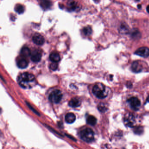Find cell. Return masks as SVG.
<instances>
[{
    "instance_id": "6da1fadb",
    "label": "cell",
    "mask_w": 149,
    "mask_h": 149,
    "mask_svg": "<svg viewBox=\"0 0 149 149\" xmlns=\"http://www.w3.org/2000/svg\"><path fill=\"white\" fill-rule=\"evenodd\" d=\"M17 82L21 87L25 89H29L36 84L34 76L28 72L20 74L17 78Z\"/></svg>"
},
{
    "instance_id": "7a4b0ae2",
    "label": "cell",
    "mask_w": 149,
    "mask_h": 149,
    "mask_svg": "<svg viewBox=\"0 0 149 149\" xmlns=\"http://www.w3.org/2000/svg\"><path fill=\"white\" fill-rule=\"evenodd\" d=\"M93 93L96 97L99 99H103L108 96V91L107 88L101 83H98L93 88Z\"/></svg>"
},
{
    "instance_id": "3957f363",
    "label": "cell",
    "mask_w": 149,
    "mask_h": 149,
    "mask_svg": "<svg viewBox=\"0 0 149 149\" xmlns=\"http://www.w3.org/2000/svg\"><path fill=\"white\" fill-rule=\"evenodd\" d=\"M80 137L86 142H91L94 139V133L91 128H85L80 132Z\"/></svg>"
},
{
    "instance_id": "277c9868",
    "label": "cell",
    "mask_w": 149,
    "mask_h": 149,
    "mask_svg": "<svg viewBox=\"0 0 149 149\" xmlns=\"http://www.w3.org/2000/svg\"><path fill=\"white\" fill-rule=\"evenodd\" d=\"M62 97L63 94L59 90H56L50 94L49 99L53 103L58 104L61 101Z\"/></svg>"
},
{
    "instance_id": "5b68a950",
    "label": "cell",
    "mask_w": 149,
    "mask_h": 149,
    "mask_svg": "<svg viewBox=\"0 0 149 149\" xmlns=\"http://www.w3.org/2000/svg\"><path fill=\"white\" fill-rule=\"evenodd\" d=\"M124 121L125 125L130 128L134 127L136 122L135 117L130 113H127L125 115Z\"/></svg>"
},
{
    "instance_id": "8992f818",
    "label": "cell",
    "mask_w": 149,
    "mask_h": 149,
    "mask_svg": "<svg viewBox=\"0 0 149 149\" xmlns=\"http://www.w3.org/2000/svg\"><path fill=\"white\" fill-rule=\"evenodd\" d=\"M128 102L130 105L131 108L135 111H137L141 105L140 100L136 97H132L128 100Z\"/></svg>"
},
{
    "instance_id": "52a82bcc",
    "label": "cell",
    "mask_w": 149,
    "mask_h": 149,
    "mask_svg": "<svg viewBox=\"0 0 149 149\" xmlns=\"http://www.w3.org/2000/svg\"><path fill=\"white\" fill-rule=\"evenodd\" d=\"M135 54L143 57H147L149 56V49L147 47H142L137 49Z\"/></svg>"
},
{
    "instance_id": "ba28073f",
    "label": "cell",
    "mask_w": 149,
    "mask_h": 149,
    "mask_svg": "<svg viewBox=\"0 0 149 149\" xmlns=\"http://www.w3.org/2000/svg\"><path fill=\"white\" fill-rule=\"evenodd\" d=\"M33 41L36 44L41 46L44 43V38L41 35L36 33L33 37Z\"/></svg>"
},
{
    "instance_id": "9c48e42d",
    "label": "cell",
    "mask_w": 149,
    "mask_h": 149,
    "mask_svg": "<svg viewBox=\"0 0 149 149\" xmlns=\"http://www.w3.org/2000/svg\"><path fill=\"white\" fill-rule=\"evenodd\" d=\"M42 54L38 50H35L31 55V60L34 62H38L41 60Z\"/></svg>"
},
{
    "instance_id": "30bf717a",
    "label": "cell",
    "mask_w": 149,
    "mask_h": 149,
    "mask_svg": "<svg viewBox=\"0 0 149 149\" xmlns=\"http://www.w3.org/2000/svg\"><path fill=\"white\" fill-rule=\"evenodd\" d=\"M131 38L134 40H138L141 37V34L139 29H133L129 32Z\"/></svg>"
},
{
    "instance_id": "8fae6325",
    "label": "cell",
    "mask_w": 149,
    "mask_h": 149,
    "mask_svg": "<svg viewBox=\"0 0 149 149\" xmlns=\"http://www.w3.org/2000/svg\"><path fill=\"white\" fill-rule=\"evenodd\" d=\"M67 5L68 10L70 12L76 10L77 8V3L74 0H68L67 2Z\"/></svg>"
},
{
    "instance_id": "7c38bea8",
    "label": "cell",
    "mask_w": 149,
    "mask_h": 149,
    "mask_svg": "<svg viewBox=\"0 0 149 149\" xmlns=\"http://www.w3.org/2000/svg\"><path fill=\"white\" fill-rule=\"evenodd\" d=\"M131 68L132 70L135 73H139L142 70V67L138 61H134L132 64Z\"/></svg>"
},
{
    "instance_id": "4fadbf2b",
    "label": "cell",
    "mask_w": 149,
    "mask_h": 149,
    "mask_svg": "<svg viewBox=\"0 0 149 149\" xmlns=\"http://www.w3.org/2000/svg\"><path fill=\"white\" fill-rule=\"evenodd\" d=\"M65 119L67 123H73L76 120L75 115L73 113H67L65 116Z\"/></svg>"
},
{
    "instance_id": "5bb4252c",
    "label": "cell",
    "mask_w": 149,
    "mask_h": 149,
    "mask_svg": "<svg viewBox=\"0 0 149 149\" xmlns=\"http://www.w3.org/2000/svg\"><path fill=\"white\" fill-rule=\"evenodd\" d=\"M119 31L122 34H127L130 32L128 26L125 23L121 24L119 28Z\"/></svg>"
},
{
    "instance_id": "9a60e30c",
    "label": "cell",
    "mask_w": 149,
    "mask_h": 149,
    "mask_svg": "<svg viewBox=\"0 0 149 149\" xmlns=\"http://www.w3.org/2000/svg\"><path fill=\"white\" fill-rule=\"evenodd\" d=\"M81 105V101L77 98H72L69 102V105L72 108L78 107L80 106Z\"/></svg>"
},
{
    "instance_id": "2e32d148",
    "label": "cell",
    "mask_w": 149,
    "mask_h": 149,
    "mask_svg": "<svg viewBox=\"0 0 149 149\" xmlns=\"http://www.w3.org/2000/svg\"><path fill=\"white\" fill-rule=\"evenodd\" d=\"M40 5L42 8L44 10H47L51 7L52 3L50 0H41Z\"/></svg>"
},
{
    "instance_id": "e0dca14e",
    "label": "cell",
    "mask_w": 149,
    "mask_h": 149,
    "mask_svg": "<svg viewBox=\"0 0 149 149\" xmlns=\"http://www.w3.org/2000/svg\"><path fill=\"white\" fill-rule=\"evenodd\" d=\"M17 64L18 67H19V68H26V67H27L28 65V62L25 59H20L18 61Z\"/></svg>"
},
{
    "instance_id": "ac0fdd59",
    "label": "cell",
    "mask_w": 149,
    "mask_h": 149,
    "mask_svg": "<svg viewBox=\"0 0 149 149\" xmlns=\"http://www.w3.org/2000/svg\"><path fill=\"white\" fill-rule=\"evenodd\" d=\"M50 59L53 62L57 63L60 61V56L57 53H52L50 54Z\"/></svg>"
},
{
    "instance_id": "d6986e66",
    "label": "cell",
    "mask_w": 149,
    "mask_h": 149,
    "mask_svg": "<svg viewBox=\"0 0 149 149\" xmlns=\"http://www.w3.org/2000/svg\"><path fill=\"white\" fill-rule=\"evenodd\" d=\"M21 54L25 57H27L31 55V51L29 48L24 46L21 50Z\"/></svg>"
},
{
    "instance_id": "ffe728a7",
    "label": "cell",
    "mask_w": 149,
    "mask_h": 149,
    "mask_svg": "<svg viewBox=\"0 0 149 149\" xmlns=\"http://www.w3.org/2000/svg\"><path fill=\"white\" fill-rule=\"evenodd\" d=\"M87 122L89 125H95L97 123V120L95 117L93 116V115H89L87 117Z\"/></svg>"
},
{
    "instance_id": "44dd1931",
    "label": "cell",
    "mask_w": 149,
    "mask_h": 149,
    "mask_svg": "<svg viewBox=\"0 0 149 149\" xmlns=\"http://www.w3.org/2000/svg\"><path fill=\"white\" fill-rule=\"evenodd\" d=\"M15 10L18 14H22L24 13L25 9L24 6L22 5L17 4L15 7Z\"/></svg>"
},
{
    "instance_id": "7402d4cb",
    "label": "cell",
    "mask_w": 149,
    "mask_h": 149,
    "mask_svg": "<svg viewBox=\"0 0 149 149\" xmlns=\"http://www.w3.org/2000/svg\"><path fill=\"white\" fill-rule=\"evenodd\" d=\"M82 31L83 33L85 36H90L92 34V29L89 26L84 28L83 29Z\"/></svg>"
},
{
    "instance_id": "603a6c76",
    "label": "cell",
    "mask_w": 149,
    "mask_h": 149,
    "mask_svg": "<svg viewBox=\"0 0 149 149\" xmlns=\"http://www.w3.org/2000/svg\"><path fill=\"white\" fill-rule=\"evenodd\" d=\"M98 109L102 112H105L108 110L107 105L103 103H100L98 106Z\"/></svg>"
},
{
    "instance_id": "cb8c5ba5",
    "label": "cell",
    "mask_w": 149,
    "mask_h": 149,
    "mask_svg": "<svg viewBox=\"0 0 149 149\" xmlns=\"http://www.w3.org/2000/svg\"><path fill=\"white\" fill-rule=\"evenodd\" d=\"M134 131L135 133L137 134H141L142 132H143V128L142 127H139L135 128V130Z\"/></svg>"
},
{
    "instance_id": "d4e9b609",
    "label": "cell",
    "mask_w": 149,
    "mask_h": 149,
    "mask_svg": "<svg viewBox=\"0 0 149 149\" xmlns=\"http://www.w3.org/2000/svg\"><path fill=\"white\" fill-rule=\"evenodd\" d=\"M50 67L52 70H56L58 68V65L56 64V63L53 62V63L50 64Z\"/></svg>"
},
{
    "instance_id": "484cf974",
    "label": "cell",
    "mask_w": 149,
    "mask_h": 149,
    "mask_svg": "<svg viewBox=\"0 0 149 149\" xmlns=\"http://www.w3.org/2000/svg\"><path fill=\"white\" fill-rule=\"evenodd\" d=\"M26 104H27V105L28 106H29V108H30L31 110H33V111L34 112L36 113V114H37L38 115H39V113H38V112H37V111H36V110H35L34 109H33V108H32V107H31V106L29 105V103H28L26 102Z\"/></svg>"
},
{
    "instance_id": "4316f807",
    "label": "cell",
    "mask_w": 149,
    "mask_h": 149,
    "mask_svg": "<svg viewBox=\"0 0 149 149\" xmlns=\"http://www.w3.org/2000/svg\"><path fill=\"white\" fill-rule=\"evenodd\" d=\"M137 7H138V9H140L142 8V5H137Z\"/></svg>"
},
{
    "instance_id": "83f0119b",
    "label": "cell",
    "mask_w": 149,
    "mask_h": 149,
    "mask_svg": "<svg viewBox=\"0 0 149 149\" xmlns=\"http://www.w3.org/2000/svg\"><path fill=\"white\" fill-rule=\"evenodd\" d=\"M146 10H147V12L149 13V5H148L147 7H146Z\"/></svg>"
},
{
    "instance_id": "f1b7e54d",
    "label": "cell",
    "mask_w": 149,
    "mask_h": 149,
    "mask_svg": "<svg viewBox=\"0 0 149 149\" xmlns=\"http://www.w3.org/2000/svg\"><path fill=\"white\" fill-rule=\"evenodd\" d=\"M147 101L148 103H149V96L148 97L147 99Z\"/></svg>"
},
{
    "instance_id": "f546056e",
    "label": "cell",
    "mask_w": 149,
    "mask_h": 149,
    "mask_svg": "<svg viewBox=\"0 0 149 149\" xmlns=\"http://www.w3.org/2000/svg\"><path fill=\"white\" fill-rule=\"evenodd\" d=\"M139 1H140V0H135V1H136V2H139Z\"/></svg>"
},
{
    "instance_id": "4dcf8cb0",
    "label": "cell",
    "mask_w": 149,
    "mask_h": 149,
    "mask_svg": "<svg viewBox=\"0 0 149 149\" xmlns=\"http://www.w3.org/2000/svg\"><path fill=\"white\" fill-rule=\"evenodd\" d=\"M94 1H95V2H96V1H98V0H94Z\"/></svg>"
}]
</instances>
